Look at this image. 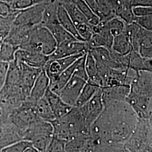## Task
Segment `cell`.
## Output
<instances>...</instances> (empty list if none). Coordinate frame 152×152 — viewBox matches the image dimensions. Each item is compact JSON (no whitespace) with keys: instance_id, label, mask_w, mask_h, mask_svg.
<instances>
[{"instance_id":"7","label":"cell","mask_w":152,"mask_h":152,"mask_svg":"<svg viewBox=\"0 0 152 152\" xmlns=\"http://www.w3.org/2000/svg\"><path fill=\"white\" fill-rule=\"evenodd\" d=\"M45 7V2L19 11L14 19L13 25L28 28L41 25Z\"/></svg>"},{"instance_id":"8","label":"cell","mask_w":152,"mask_h":152,"mask_svg":"<svg viewBox=\"0 0 152 152\" xmlns=\"http://www.w3.org/2000/svg\"><path fill=\"white\" fill-rule=\"evenodd\" d=\"M87 81L86 79L74 73L58 94L65 103L75 107L82 89Z\"/></svg>"},{"instance_id":"23","label":"cell","mask_w":152,"mask_h":152,"mask_svg":"<svg viewBox=\"0 0 152 152\" xmlns=\"http://www.w3.org/2000/svg\"><path fill=\"white\" fill-rule=\"evenodd\" d=\"M38 134L53 135V127L51 122L40 119L33 122L24 133L23 140L28 141L31 136Z\"/></svg>"},{"instance_id":"6","label":"cell","mask_w":152,"mask_h":152,"mask_svg":"<svg viewBox=\"0 0 152 152\" xmlns=\"http://www.w3.org/2000/svg\"><path fill=\"white\" fill-rule=\"evenodd\" d=\"M9 117L23 139L24 133L29 125L39 119L34 108V103L27 99L19 107L12 109Z\"/></svg>"},{"instance_id":"17","label":"cell","mask_w":152,"mask_h":152,"mask_svg":"<svg viewBox=\"0 0 152 152\" xmlns=\"http://www.w3.org/2000/svg\"><path fill=\"white\" fill-rule=\"evenodd\" d=\"M130 90L128 85L102 88V101L104 107L110 104L126 101Z\"/></svg>"},{"instance_id":"34","label":"cell","mask_w":152,"mask_h":152,"mask_svg":"<svg viewBox=\"0 0 152 152\" xmlns=\"http://www.w3.org/2000/svg\"><path fill=\"white\" fill-rule=\"evenodd\" d=\"M102 22L105 28L108 30L113 37L123 32L126 25L125 22L117 16H114L107 20Z\"/></svg>"},{"instance_id":"28","label":"cell","mask_w":152,"mask_h":152,"mask_svg":"<svg viewBox=\"0 0 152 152\" xmlns=\"http://www.w3.org/2000/svg\"><path fill=\"white\" fill-rule=\"evenodd\" d=\"M85 71L87 74V82L98 86V72L96 61L93 58L92 55L88 51L85 62Z\"/></svg>"},{"instance_id":"31","label":"cell","mask_w":152,"mask_h":152,"mask_svg":"<svg viewBox=\"0 0 152 152\" xmlns=\"http://www.w3.org/2000/svg\"><path fill=\"white\" fill-rule=\"evenodd\" d=\"M18 48L4 39L0 46V61L11 63L15 59V55Z\"/></svg>"},{"instance_id":"46","label":"cell","mask_w":152,"mask_h":152,"mask_svg":"<svg viewBox=\"0 0 152 152\" xmlns=\"http://www.w3.org/2000/svg\"><path fill=\"white\" fill-rule=\"evenodd\" d=\"M23 152H40L38 151L37 149H36L34 147H33L32 144L28 146Z\"/></svg>"},{"instance_id":"50","label":"cell","mask_w":152,"mask_h":152,"mask_svg":"<svg viewBox=\"0 0 152 152\" xmlns=\"http://www.w3.org/2000/svg\"><path fill=\"white\" fill-rule=\"evenodd\" d=\"M48 152V151L46 150V151H42V152Z\"/></svg>"},{"instance_id":"10","label":"cell","mask_w":152,"mask_h":152,"mask_svg":"<svg viewBox=\"0 0 152 152\" xmlns=\"http://www.w3.org/2000/svg\"><path fill=\"white\" fill-rule=\"evenodd\" d=\"M86 53L75 55L57 59H48L42 69L48 76L50 83L55 81L63 71Z\"/></svg>"},{"instance_id":"16","label":"cell","mask_w":152,"mask_h":152,"mask_svg":"<svg viewBox=\"0 0 152 152\" xmlns=\"http://www.w3.org/2000/svg\"><path fill=\"white\" fill-rule=\"evenodd\" d=\"M14 60L32 67L43 69L48 60V56L32 51L18 49L15 53Z\"/></svg>"},{"instance_id":"32","label":"cell","mask_w":152,"mask_h":152,"mask_svg":"<svg viewBox=\"0 0 152 152\" xmlns=\"http://www.w3.org/2000/svg\"><path fill=\"white\" fill-rule=\"evenodd\" d=\"M73 3L76 5L78 9L86 18L90 25L92 26H96L100 22V18L92 11L84 0H73Z\"/></svg>"},{"instance_id":"5","label":"cell","mask_w":152,"mask_h":152,"mask_svg":"<svg viewBox=\"0 0 152 152\" xmlns=\"http://www.w3.org/2000/svg\"><path fill=\"white\" fill-rule=\"evenodd\" d=\"M127 25L132 51L143 58L152 59V31L141 28L134 22Z\"/></svg>"},{"instance_id":"25","label":"cell","mask_w":152,"mask_h":152,"mask_svg":"<svg viewBox=\"0 0 152 152\" xmlns=\"http://www.w3.org/2000/svg\"><path fill=\"white\" fill-rule=\"evenodd\" d=\"M76 68V61L65 71H63L55 81L50 84V89L58 94L74 75Z\"/></svg>"},{"instance_id":"39","label":"cell","mask_w":152,"mask_h":152,"mask_svg":"<svg viewBox=\"0 0 152 152\" xmlns=\"http://www.w3.org/2000/svg\"><path fill=\"white\" fill-rule=\"evenodd\" d=\"M65 141L53 136L47 149L48 152H64Z\"/></svg>"},{"instance_id":"27","label":"cell","mask_w":152,"mask_h":152,"mask_svg":"<svg viewBox=\"0 0 152 152\" xmlns=\"http://www.w3.org/2000/svg\"><path fill=\"white\" fill-rule=\"evenodd\" d=\"M45 27L47 28L51 33L58 45L76 39L63 28L59 22L50 24Z\"/></svg>"},{"instance_id":"30","label":"cell","mask_w":152,"mask_h":152,"mask_svg":"<svg viewBox=\"0 0 152 152\" xmlns=\"http://www.w3.org/2000/svg\"><path fill=\"white\" fill-rule=\"evenodd\" d=\"M53 137V135L52 134H38L31 136L28 141L38 151L42 152L47 150Z\"/></svg>"},{"instance_id":"37","label":"cell","mask_w":152,"mask_h":152,"mask_svg":"<svg viewBox=\"0 0 152 152\" xmlns=\"http://www.w3.org/2000/svg\"><path fill=\"white\" fill-rule=\"evenodd\" d=\"M98 9L101 13L100 21L107 20L109 19L116 16L110 9L106 0H94Z\"/></svg>"},{"instance_id":"12","label":"cell","mask_w":152,"mask_h":152,"mask_svg":"<svg viewBox=\"0 0 152 152\" xmlns=\"http://www.w3.org/2000/svg\"><path fill=\"white\" fill-rule=\"evenodd\" d=\"M102 95V88L100 87L88 102L79 107L82 114L90 126L98 118L103 110L104 105Z\"/></svg>"},{"instance_id":"51","label":"cell","mask_w":152,"mask_h":152,"mask_svg":"<svg viewBox=\"0 0 152 152\" xmlns=\"http://www.w3.org/2000/svg\"><path fill=\"white\" fill-rule=\"evenodd\" d=\"M121 1H122V0H121Z\"/></svg>"},{"instance_id":"49","label":"cell","mask_w":152,"mask_h":152,"mask_svg":"<svg viewBox=\"0 0 152 152\" xmlns=\"http://www.w3.org/2000/svg\"><path fill=\"white\" fill-rule=\"evenodd\" d=\"M5 38V36H4L0 34V46H1V44L2 43L3 41L4 40Z\"/></svg>"},{"instance_id":"40","label":"cell","mask_w":152,"mask_h":152,"mask_svg":"<svg viewBox=\"0 0 152 152\" xmlns=\"http://www.w3.org/2000/svg\"><path fill=\"white\" fill-rule=\"evenodd\" d=\"M31 144V143L29 141L22 140L9 147H6L2 149L0 152H23L28 146Z\"/></svg>"},{"instance_id":"22","label":"cell","mask_w":152,"mask_h":152,"mask_svg":"<svg viewBox=\"0 0 152 152\" xmlns=\"http://www.w3.org/2000/svg\"><path fill=\"white\" fill-rule=\"evenodd\" d=\"M57 16L58 22L63 28L76 39L83 41L77 32L76 27L64 7L59 3H58L57 7Z\"/></svg>"},{"instance_id":"21","label":"cell","mask_w":152,"mask_h":152,"mask_svg":"<svg viewBox=\"0 0 152 152\" xmlns=\"http://www.w3.org/2000/svg\"><path fill=\"white\" fill-rule=\"evenodd\" d=\"M110 50L103 48H93L89 49L88 51L99 64L105 65L112 69H118L110 54Z\"/></svg>"},{"instance_id":"1","label":"cell","mask_w":152,"mask_h":152,"mask_svg":"<svg viewBox=\"0 0 152 152\" xmlns=\"http://www.w3.org/2000/svg\"><path fill=\"white\" fill-rule=\"evenodd\" d=\"M138 120L126 101L110 104L104 107L102 113L91 125L90 137L97 141L124 145Z\"/></svg>"},{"instance_id":"33","label":"cell","mask_w":152,"mask_h":152,"mask_svg":"<svg viewBox=\"0 0 152 152\" xmlns=\"http://www.w3.org/2000/svg\"><path fill=\"white\" fill-rule=\"evenodd\" d=\"M61 5L64 7L76 27L78 25L88 23L86 18L84 16L75 4L67 3Z\"/></svg>"},{"instance_id":"18","label":"cell","mask_w":152,"mask_h":152,"mask_svg":"<svg viewBox=\"0 0 152 152\" xmlns=\"http://www.w3.org/2000/svg\"><path fill=\"white\" fill-rule=\"evenodd\" d=\"M44 97L48 102L55 119L59 118L67 114L73 107L65 103L58 94L52 91L50 88L47 90Z\"/></svg>"},{"instance_id":"9","label":"cell","mask_w":152,"mask_h":152,"mask_svg":"<svg viewBox=\"0 0 152 152\" xmlns=\"http://www.w3.org/2000/svg\"><path fill=\"white\" fill-rule=\"evenodd\" d=\"M90 47L87 42L78 39L58 44L54 51L48 56L49 60L57 59L80 54H85L89 50Z\"/></svg>"},{"instance_id":"4","label":"cell","mask_w":152,"mask_h":152,"mask_svg":"<svg viewBox=\"0 0 152 152\" xmlns=\"http://www.w3.org/2000/svg\"><path fill=\"white\" fill-rule=\"evenodd\" d=\"M152 145V118H139L136 127L124 144L129 152H137Z\"/></svg>"},{"instance_id":"36","label":"cell","mask_w":152,"mask_h":152,"mask_svg":"<svg viewBox=\"0 0 152 152\" xmlns=\"http://www.w3.org/2000/svg\"><path fill=\"white\" fill-rule=\"evenodd\" d=\"M116 16L120 18L126 24H130L134 22L135 16L132 11V6L122 2V5Z\"/></svg>"},{"instance_id":"13","label":"cell","mask_w":152,"mask_h":152,"mask_svg":"<svg viewBox=\"0 0 152 152\" xmlns=\"http://www.w3.org/2000/svg\"><path fill=\"white\" fill-rule=\"evenodd\" d=\"M129 94L152 95V73L148 71L136 72L131 82Z\"/></svg>"},{"instance_id":"48","label":"cell","mask_w":152,"mask_h":152,"mask_svg":"<svg viewBox=\"0 0 152 152\" xmlns=\"http://www.w3.org/2000/svg\"><path fill=\"white\" fill-rule=\"evenodd\" d=\"M0 1H2V2H5L6 4H9L11 7V5H12V3H13L14 0H0Z\"/></svg>"},{"instance_id":"11","label":"cell","mask_w":152,"mask_h":152,"mask_svg":"<svg viewBox=\"0 0 152 152\" xmlns=\"http://www.w3.org/2000/svg\"><path fill=\"white\" fill-rule=\"evenodd\" d=\"M126 101L133 109L139 118H152V95L129 94Z\"/></svg>"},{"instance_id":"35","label":"cell","mask_w":152,"mask_h":152,"mask_svg":"<svg viewBox=\"0 0 152 152\" xmlns=\"http://www.w3.org/2000/svg\"><path fill=\"white\" fill-rule=\"evenodd\" d=\"M16 11L13 14L7 17L0 16V34L5 37L8 34L12 27L14 19L18 12Z\"/></svg>"},{"instance_id":"15","label":"cell","mask_w":152,"mask_h":152,"mask_svg":"<svg viewBox=\"0 0 152 152\" xmlns=\"http://www.w3.org/2000/svg\"><path fill=\"white\" fill-rule=\"evenodd\" d=\"M15 62L19 68L20 86L22 91L28 98L34 82L42 69L32 67L22 62Z\"/></svg>"},{"instance_id":"2","label":"cell","mask_w":152,"mask_h":152,"mask_svg":"<svg viewBox=\"0 0 152 152\" xmlns=\"http://www.w3.org/2000/svg\"><path fill=\"white\" fill-rule=\"evenodd\" d=\"M51 124L53 127V136L65 142L78 134H90L91 126L77 107H73L67 114L55 119Z\"/></svg>"},{"instance_id":"38","label":"cell","mask_w":152,"mask_h":152,"mask_svg":"<svg viewBox=\"0 0 152 152\" xmlns=\"http://www.w3.org/2000/svg\"><path fill=\"white\" fill-rule=\"evenodd\" d=\"M76 28L77 32L83 41L85 42L90 41L93 35L92 26L87 23L78 25Z\"/></svg>"},{"instance_id":"14","label":"cell","mask_w":152,"mask_h":152,"mask_svg":"<svg viewBox=\"0 0 152 152\" xmlns=\"http://www.w3.org/2000/svg\"><path fill=\"white\" fill-rule=\"evenodd\" d=\"M93 35L89 41L87 42L90 49L103 47L112 49L114 37L104 26L103 22L100 21L97 25L92 26Z\"/></svg>"},{"instance_id":"45","label":"cell","mask_w":152,"mask_h":152,"mask_svg":"<svg viewBox=\"0 0 152 152\" xmlns=\"http://www.w3.org/2000/svg\"><path fill=\"white\" fill-rule=\"evenodd\" d=\"M106 1L112 12L113 13L115 16H116L122 5V1L121 0H106Z\"/></svg>"},{"instance_id":"3","label":"cell","mask_w":152,"mask_h":152,"mask_svg":"<svg viewBox=\"0 0 152 152\" xmlns=\"http://www.w3.org/2000/svg\"><path fill=\"white\" fill-rule=\"evenodd\" d=\"M58 44L49 29L42 25L32 28L27 42L19 49L36 52L48 56L56 49Z\"/></svg>"},{"instance_id":"42","label":"cell","mask_w":152,"mask_h":152,"mask_svg":"<svg viewBox=\"0 0 152 152\" xmlns=\"http://www.w3.org/2000/svg\"><path fill=\"white\" fill-rule=\"evenodd\" d=\"M132 11L135 16H143L152 15V6H135L132 7Z\"/></svg>"},{"instance_id":"19","label":"cell","mask_w":152,"mask_h":152,"mask_svg":"<svg viewBox=\"0 0 152 152\" xmlns=\"http://www.w3.org/2000/svg\"><path fill=\"white\" fill-rule=\"evenodd\" d=\"M50 81L45 72L42 69L33 85L27 100L36 103L38 100L44 98L50 86Z\"/></svg>"},{"instance_id":"41","label":"cell","mask_w":152,"mask_h":152,"mask_svg":"<svg viewBox=\"0 0 152 152\" xmlns=\"http://www.w3.org/2000/svg\"><path fill=\"white\" fill-rule=\"evenodd\" d=\"M134 22L141 28L152 31V15L143 16H135Z\"/></svg>"},{"instance_id":"24","label":"cell","mask_w":152,"mask_h":152,"mask_svg":"<svg viewBox=\"0 0 152 152\" xmlns=\"http://www.w3.org/2000/svg\"><path fill=\"white\" fill-rule=\"evenodd\" d=\"M90 135L81 134L73 136L65 142L64 152H83L86 147Z\"/></svg>"},{"instance_id":"47","label":"cell","mask_w":152,"mask_h":152,"mask_svg":"<svg viewBox=\"0 0 152 152\" xmlns=\"http://www.w3.org/2000/svg\"><path fill=\"white\" fill-rule=\"evenodd\" d=\"M137 152H152V145L145 147Z\"/></svg>"},{"instance_id":"26","label":"cell","mask_w":152,"mask_h":152,"mask_svg":"<svg viewBox=\"0 0 152 152\" xmlns=\"http://www.w3.org/2000/svg\"><path fill=\"white\" fill-rule=\"evenodd\" d=\"M34 108L39 119L50 122L55 119L49 103L45 97L34 103Z\"/></svg>"},{"instance_id":"20","label":"cell","mask_w":152,"mask_h":152,"mask_svg":"<svg viewBox=\"0 0 152 152\" xmlns=\"http://www.w3.org/2000/svg\"><path fill=\"white\" fill-rule=\"evenodd\" d=\"M112 50L122 55L127 54L132 50L130 36L127 24L123 32L114 37Z\"/></svg>"},{"instance_id":"29","label":"cell","mask_w":152,"mask_h":152,"mask_svg":"<svg viewBox=\"0 0 152 152\" xmlns=\"http://www.w3.org/2000/svg\"><path fill=\"white\" fill-rule=\"evenodd\" d=\"M99 88L100 87L92 83L86 82L83 88L82 89L81 92L77 99L75 107H80L85 104L87 102H88L94 96Z\"/></svg>"},{"instance_id":"43","label":"cell","mask_w":152,"mask_h":152,"mask_svg":"<svg viewBox=\"0 0 152 152\" xmlns=\"http://www.w3.org/2000/svg\"><path fill=\"white\" fill-rule=\"evenodd\" d=\"M9 67V63L0 61V91L3 87Z\"/></svg>"},{"instance_id":"44","label":"cell","mask_w":152,"mask_h":152,"mask_svg":"<svg viewBox=\"0 0 152 152\" xmlns=\"http://www.w3.org/2000/svg\"><path fill=\"white\" fill-rule=\"evenodd\" d=\"M16 11H18L12 10L9 4L0 1V16L7 17L13 14Z\"/></svg>"}]
</instances>
